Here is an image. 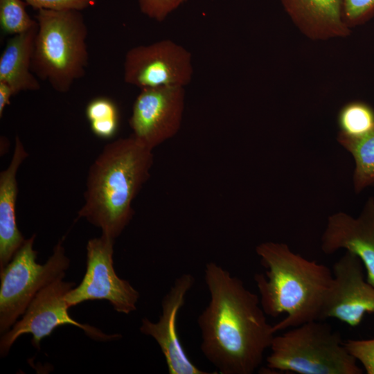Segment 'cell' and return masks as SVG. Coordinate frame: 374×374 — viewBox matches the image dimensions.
<instances>
[{
	"mask_svg": "<svg viewBox=\"0 0 374 374\" xmlns=\"http://www.w3.org/2000/svg\"><path fill=\"white\" fill-rule=\"evenodd\" d=\"M343 17L351 28L362 25L374 15V0H341Z\"/></svg>",
	"mask_w": 374,
	"mask_h": 374,
	"instance_id": "21",
	"label": "cell"
},
{
	"mask_svg": "<svg viewBox=\"0 0 374 374\" xmlns=\"http://www.w3.org/2000/svg\"><path fill=\"white\" fill-rule=\"evenodd\" d=\"M280 1L294 25L309 39L327 40L350 35L341 0Z\"/></svg>",
	"mask_w": 374,
	"mask_h": 374,
	"instance_id": "14",
	"label": "cell"
},
{
	"mask_svg": "<svg viewBox=\"0 0 374 374\" xmlns=\"http://www.w3.org/2000/svg\"><path fill=\"white\" fill-rule=\"evenodd\" d=\"M265 274L253 276L260 305L267 316H286L273 326L276 332L321 315L333 275L325 265L294 253L287 244L265 242L256 248Z\"/></svg>",
	"mask_w": 374,
	"mask_h": 374,
	"instance_id": "2",
	"label": "cell"
},
{
	"mask_svg": "<svg viewBox=\"0 0 374 374\" xmlns=\"http://www.w3.org/2000/svg\"><path fill=\"white\" fill-rule=\"evenodd\" d=\"M65 274L57 277L40 290L28 305L20 320L6 332L0 340V355L5 357L15 341L24 334H31L32 345L39 349L41 341L49 336L57 327L73 325L84 331L91 338L100 341L118 339L121 336L107 335L98 328L82 324L73 319L68 312L70 308L65 296L75 286L73 282L64 281Z\"/></svg>",
	"mask_w": 374,
	"mask_h": 374,
	"instance_id": "7",
	"label": "cell"
},
{
	"mask_svg": "<svg viewBox=\"0 0 374 374\" xmlns=\"http://www.w3.org/2000/svg\"><path fill=\"white\" fill-rule=\"evenodd\" d=\"M187 0H137L141 12L148 18L162 21Z\"/></svg>",
	"mask_w": 374,
	"mask_h": 374,
	"instance_id": "22",
	"label": "cell"
},
{
	"mask_svg": "<svg viewBox=\"0 0 374 374\" xmlns=\"http://www.w3.org/2000/svg\"><path fill=\"white\" fill-rule=\"evenodd\" d=\"M15 93L12 88L7 84L0 82V117L1 118L4 109L10 103L11 98Z\"/></svg>",
	"mask_w": 374,
	"mask_h": 374,
	"instance_id": "25",
	"label": "cell"
},
{
	"mask_svg": "<svg viewBox=\"0 0 374 374\" xmlns=\"http://www.w3.org/2000/svg\"><path fill=\"white\" fill-rule=\"evenodd\" d=\"M192 55L170 40L162 39L129 49L123 62V80L140 89L182 87L192 80Z\"/></svg>",
	"mask_w": 374,
	"mask_h": 374,
	"instance_id": "9",
	"label": "cell"
},
{
	"mask_svg": "<svg viewBox=\"0 0 374 374\" xmlns=\"http://www.w3.org/2000/svg\"><path fill=\"white\" fill-rule=\"evenodd\" d=\"M114 240L102 233L88 241L85 274L80 285L65 296L69 307L87 301L106 300L119 313L128 314L136 310L139 292L129 281L119 278L114 268Z\"/></svg>",
	"mask_w": 374,
	"mask_h": 374,
	"instance_id": "8",
	"label": "cell"
},
{
	"mask_svg": "<svg viewBox=\"0 0 374 374\" xmlns=\"http://www.w3.org/2000/svg\"><path fill=\"white\" fill-rule=\"evenodd\" d=\"M37 24L30 30L10 37L0 55V82L9 85L15 95L38 91L41 86L31 71Z\"/></svg>",
	"mask_w": 374,
	"mask_h": 374,
	"instance_id": "16",
	"label": "cell"
},
{
	"mask_svg": "<svg viewBox=\"0 0 374 374\" xmlns=\"http://www.w3.org/2000/svg\"><path fill=\"white\" fill-rule=\"evenodd\" d=\"M267 368L275 373L362 374V368L340 333L321 320L292 328L274 337Z\"/></svg>",
	"mask_w": 374,
	"mask_h": 374,
	"instance_id": "5",
	"label": "cell"
},
{
	"mask_svg": "<svg viewBox=\"0 0 374 374\" xmlns=\"http://www.w3.org/2000/svg\"><path fill=\"white\" fill-rule=\"evenodd\" d=\"M28 153L19 136L8 166L0 173V270L12 260L25 241L16 222L18 193L17 172Z\"/></svg>",
	"mask_w": 374,
	"mask_h": 374,
	"instance_id": "15",
	"label": "cell"
},
{
	"mask_svg": "<svg viewBox=\"0 0 374 374\" xmlns=\"http://www.w3.org/2000/svg\"><path fill=\"white\" fill-rule=\"evenodd\" d=\"M204 280L210 301L197 321L203 355L221 374L255 373L275 335L259 296L213 262Z\"/></svg>",
	"mask_w": 374,
	"mask_h": 374,
	"instance_id": "1",
	"label": "cell"
},
{
	"mask_svg": "<svg viewBox=\"0 0 374 374\" xmlns=\"http://www.w3.org/2000/svg\"><path fill=\"white\" fill-rule=\"evenodd\" d=\"M140 90L129 119L131 134L153 150L179 132L185 106V89L182 87H158Z\"/></svg>",
	"mask_w": 374,
	"mask_h": 374,
	"instance_id": "10",
	"label": "cell"
},
{
	"mask_svg": "<svg viewBox=\"0 0 374 374\" xmlns=\"http://www.w3.org/2000/svg\"><path fill=\"white\" fill-rule=\"evenodd\" d=\"M195 283L190 274L177 277L161 301V314L157 322L148 318L141 321V333L152 337L159 345L166 362L170 374H209L199 368L185 352L177 331L179 310L185 303L186 296Z\"/></svg>",
	"mask_w": 374,
	"mask_h": 374,
	"instance_id": "12",
	"label": "cell"
},
{
	"mask_svg": "<svg viewBox=\"0 0 374 374\" xmlns=\"http://www.w3.org/2000/svg\"><path fill=\"white\" fill-rule=\"evenodd\" d=\"M24 0H0V28L3 33L15 35L24 33L37 22L26 11Z\"/></svg>",
	"mask_w": 374,
	"mask_h": 374,
	"instance_id": "20",
	"label": "cell"
},
{
	"mask_svg": "<svg viewBox=\"0 0 374 374\" xmlns=\"http://www.w3.org/2000/svg\"><path fill=\"white\" fill-rule=\"evenodd\" d=\"M363 266L361 260L348 251L334 264L321 321L335 318L355 327L366 314L374 313V287L365 280Z\"/></svg>",
	"mask_w": 374,
	"mask_h": 374,
	"instance_id": "11",
	"label": "cell"
},
{
	"mask_svg": "<svg viewBox=\"0 0 374 374\" xmlns=\"http://www.w3.org/2000/svg\"><path fill=\"white\" fill-rule=\"evenodd\" d=\"M344 345L357 361L361 363L367 374H374V339H347Z\"/></svg>",
	"mask_w": 374,
	"mask_h": 374,
	"instance_id": "23",
	"label": "cell"
},
{
	"mask_svg": "<svg viewBox=\"0 0 374 374\" xmlns=\"http://www.w3.org/2000/svg\"><path fill=\"white\" fill-rule=\"evenodd\" d=\"M28 6L37 10H75L82 11L96 3L98 0H24Z\"/></svg>",
	"mask_w": 374,
	"mask_h": 374,
	"instance_id": "24",
	"label": "cell"
},
{
	"mask_svg": "<svg viewBox=\"0 0 374 374\" xmlns=\"http://www.w3.org/2000/svg\"><path fill=\"white\" fill-rule=\"evenodd\" d=\"M337 141L353 157V186L356 193L374 184V127L359 138L338 134Z\"/></svg>",
	"mask_w": 374,
	"mask_h": 374,
	"instance_id": "17",
	"label": "cell"
},
{
	"mask_svg": "<svg viewBox=\"0 0 374 374\" xmlns=\"http://www.w3.org/2000/svg\"><path fill=\"white\" fill-rule=\"evenodd\" d=\"M31 71L57 93L70 91L89 64L88 28L81 11L38 10Z\"/></svg>",
	"mask_w": 374,
	"mask_h": 374,
	"instance_id": "4",
	"label": "cell"
},
{
	"mask_svg": "<svg viewBox=\"0 0 374 374\" xmlns=\"http://www.w3.org/2000/svg\"><path fill=\"white\" fill-rule=\"evenodd\" d=\"M35 234L26 239L7 265L0 270V333L6 332L26 312L38 292L65 274L70 260L62 239L54 247L46 262H37L33 249Z\"/></svg>",
	"mask_w": 374,
	"mask_h": 374,
	"instance_id": "6",
	"label": "cell"
},
{
	"mask_svg": "<svg viewBox=\"0 0 374 374\" xmlns=\"http://www.w3.org/2000/svg\"><path fill=\"white\" fill-rule=\"evenodd\" d=\"M85 116L91 132L98 137L109 139L118 129L120 114L116 103L105 96L91 99L85 108Z\"/></svg>",
	"mask_w": 374,
	"mask_h": 374,
	"instance_id": "18",
	"label": "cell"
},
{
	"mask_svg": "<svg viewBox=\"0 0 374 374\" xmlns=\"http://www.w3.org/2000/svg\"><path fill=\"white\" fill-rule=\"evenodd\" d=\"M344 249L357 256L374 287V199L369 197L357 217L344 212L330 215L321 237V250L330 255Z\"/></svg>",
	"mask_w": 374,
	"mask_h": 374,
	"instance_id": "13",
	"label": "cell"
},
{
	"mask_svg": "<svg viewBox=\"0 0 374 374\" xmlns=\"http://www.w3.org/2000/svg\"><path fill=\"white\" fill-rule=\"evenodd\" d=\"M337 123L339 134L350 138L361 137L374 127V110L363 102L348 103L339 111Z\"/></svg>",
	"mask_w": 374,
	"mask_h": 374,
	"instance_id": "19",
	"label": "cell"
},
{
	"mask_svg": "<svg viewBox=\"0 0 374 374\" xmlns=\"http://www.w3.org/2000/svg\"><path fill=\"white\" fill-rule=\"evenodd\" d=\"M152 151L132 134L107 144L89 168L78 218L118 238L132 220V202L150 177Z\"/></svg>",
	"mask_w": 374,
	"mask_h": 374,
	"instance_id": "3",
	"label": "cell"
}]
</instances>
